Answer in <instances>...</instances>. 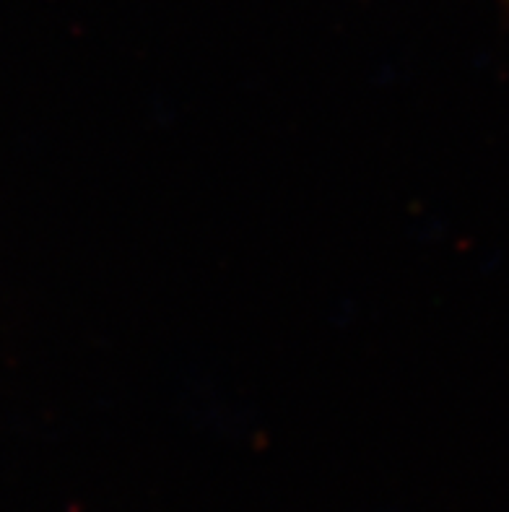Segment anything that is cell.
I'll return each mask as SVG.
<instances>
[{
  "mask_svg": "<svg viewBox=\"0 0 509 512\" xmlns=\"http://www.w3.org/2000/svg\"><path fill=\"white\" fill-rule=\"evenodd\" d=\"M499 3H502V6H504V11L509 13V0H499Z\"/></svg>",
  "mask_w": 509,
  "mask_h": 512,
  "instance_id": "cell-1",
  "label": "cell"
}]
</instances>
